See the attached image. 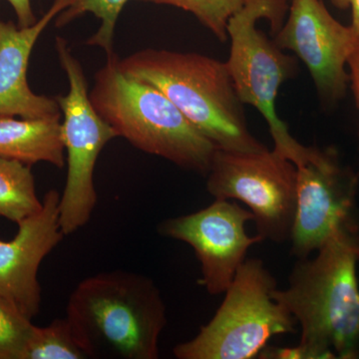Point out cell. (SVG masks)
<instances>
[{"mask_svg":"<svg viewBox=\"0 0 359 359\" xmlns=\"http://www.w3.org/2000/svg\"><path fill=\"white\" fill-rule=\"evenodd\" d=\"M313 259H297L289 287L273 290L301 327L280 359H359V222L332 233Z\"/></svg>","mask_w":359,"mask_h":359,"instance_id":"cell-1","label":"cell"},{"mask_svg":"<svg viewBox=\"0 0 359 359\" xmlns=\"http://www.w3.org/2000/svg\"><path fill=\"white\" fill-rule=\"evenodd\" d=\"M66 318L89 358L157 359L167 308L152 278L127 271L84 278Z\"/></svg>","mask_w":359,"mask_h":359,"instance_id":"cell-2","label":"cell"},{"mask_svg":"<svg viewBox=\"0 0 359 359\" xmlns=\"http://www.w3.org/2000/svg\"><path fill=\"white\" fill-rule=\"evenodd\" d=\"M119 67L163 92L217 149L268 150L250 132L226 63L202 54L144 49L119 58Z\"/></svg>","mask_w":359,"mask_h":359,"instance_id":"cell-3","label":"cell"},{"mask_svg":"<svg viewBox=\"0 0 359 359\" xmlns=\"http://www.w3.org/2000/svg\"><path fill=\"white\" fill-rule=\"evenodd\" d=\"M94 109L135 148L207 176L217 148L153 85L125 74L108 54L89 92Z\"/></svg>","mask_w":359,"mask_h":359,"instance_id":"cell-4","label":"cell"},{"mask_svg":"<svg viewBox=\"0 0 359 359\" xmlns=\"http://www.w3.org/2000/svg\"><path fill=\"white\" fill-rule=\"evenodd\" d=\"M287 8V0H247L229 20L231 52L226 65L240 100L257 108L268 123L275 141L273 150L297 166L306 160L309 147L295 140L276 111L278 89L294 76L297 59L283 53L256 27L257 20L266 18L276 34L283 27Z\"/></svg>","mask_w":359,"mask_h":359,"instance_id":"cell-5","label":"cell"},{"mask_svg":"<svg viewBox=\"0 0 359 359\" xmlns=\"http://www.w3.org/2000/svg\"><path fill=\"white\" fill-rule=\"evenodd\" d=\"M276 278L259 259H247L221 306L199 334L174 347L179 359L256 358L276 335L294 334L297 323L273 297Z\"/></svg>","mask_w":359,"mask_h":359,"instance_id":"cell-6","label":"cell"},{"mask_svg":"<svg viewBox=\"0 0 359 359\" xmlns=\"http://www.w3.org/2000/svg\"><path fill=\"white\" fill-rule=\"evenodd\" d=\"M55 48L69 84L66 95L56 97L63 117L67 163V178L59 201V224L63 235L69 236L91 219L98 198L94 184L97 160L118 135L94 109L83 68L73 55L67 40L57 37Z\"/></svg>","mask_w":359,"mask_h":359,"instance_id":"cell-7","label":"cell"},{"mask_svg":"<svg viewBox=\"0 0 359 359\" xmlns=\"http://www.w3.org/2000/svg\"><path fill=\"white\" fill-rule=\"evenodd\" d=\"M207 177V191L215 199L249 207L264 241H290L297 205V170L292 161L269 149L256 153L217 149Z\"/></svg>","mask_w":359,"mask_h":359,"instance_id":"cell-8","label":"cell"},{"mask_svg":"<svg viewBox=\"0 0 359 359\" xmlns=\"http://www.w3.org/2000/svg\"><path fill=\"white\" fill-rule=\"evenodd\" d=\"M297 170V214L290 242L292 254L304 259L339 229L358 223L359 175L342 165L332 148L309 147Z\"/></svg>","mask_w":359,"mask_h":359,"instance_id":"cell-9","label":"cell"},{"mask_svg":"<svg viewBox=\"0 0 359 359\" xmlns=\"http://www.w3.org/2000/svg\"><path fill=\"white\" fill-rule=\"evenodd\" d=\"M252 221V212L235 201L215 199L200 211L165 219L158 233L193 248L201 264V285L218 295L230 287L248 250L264 241L257 233L248 235L245 224Z\"/></svg>","mask_w":359,"mask_h":359,"instance_id":"cell-10","label":"cell"},{"mask_svg":"<svg viewBox=\"0 0 359 359\" xmlns=\"http://www.w3.org/2000/svg\"><path fill=\"white\" fill-rule=\"evenodd\" d=\"M358 41L353 28L335 20L321 0H292L289 18L275 39L282 50H292L304 61L327 104L346 96V66Z\"/></svg>","mask_w":359,"mask_h":359,"instance_id":"cell-11","label":"cell"},{"mask_svg":"<svg viewBox=\"0 0 359 359\" xmlns=\"http://www.w3.org/2000/svg\"><path fill=\"white\" fill-rule=\"evenodd\" d=\"M59 201L57 191H48L41 210L18 224L15 237L0 241V297L32 320L41 308L40 264L65 237L59 224Z\"/></svg>","mask_w":359,"mask_h":359,"instance_id":"cell-12","label":"cell"},{"mask_svg":"<svg viewBox=\"0 0 359 359\" xmlns=\"http://www.w3.org/2000/svg\"><path fill=\"white\" fill-rule=\"evenodd\" d=\"M75 0H54L47 13L28 27L0 21V116L61 118L56 98L34 93L27 68L33 47L45 28Z\"/></svg>","mask_w":359,"mask_h":359,"instance_id":"cell-13","label":"cell"},{"mask_svg":"<svg viewBox=\"0 0 359 359\" xmlns=\"http://www.w3.org/2000/svg\"><path fill=\"white\" fill-rule=\"evenodd\" d=\"M61 118H21L0 116V157L32 166L45 162L65 167Z\"/></svg>","mask_w":359,"mask_h":359,"instance_id":"cell-14","label":"cell"},{"mask_svg":"<svg viewBox=\"0 0 359 359\" xmlns=\"http://www.w3.org/2000/svg\"><path fill=\"white\" fill-rule=\"evenodd\" d=\"M42 205L30 166L0 157V219L20 224L39 212Z\"/></svg>","mask_w":359,"mask_h":359,"instance_id":"cell-15","label":"cell"},{"mask_svg":"<svg viewBox=\"0 0 359 359\" xmlns=\"http://www.w3.org/2000/svg\"><path fill=\"white\" fill-rule=\"evenodd\" d=\"M67 318H57L45 327L35 325L28 341L25 359H86Z\"/></svg>","mask_w":359,"mask_h":359,"instance_id":"cell-16","label":"cell"},{"mask_svg":"<svg viewBox=\"0 0 359 359\" xmlns=\"http://www.w3.org/2000/svg\"><path fill=\"white\" fill-rule=\"evenodd\" d=\"M129 0H75L69 7L56 18V27L69 25L85 13H92L101 20L100 27L86 44L100 47L106 53L113 51V40L118 18Z\"/></svg>","mask_w":359,"mask_h":359,"instance_id":"cell-17","label":"cell"},{"mask_svg":"<svg viewBox=\"0 0 359 359\" xmlns=\"http://www.w3.org/2000/svg\"><path fill=\"white\" fill-rule=\"evenodd\" d=\"M178 7L194 14L219 41H228V23L231 16L245 6L247 0H138Z\"/></svg>","mask_w":359,"mask_h":359,"instance_id":"cell-18","label":"cell"},{"mask_svg":"<svg viewBox=\"0 0 359 359\" xmlns=\"http://www.w3.org/2000/svg\"><path fill=\"white\" fill-rule=\"evenodd\" d=\"M34 327L32 318L0 297V359H25Z\"/></svg>","mask_w":359,"mask_h":359,"instance_id":"cell-19","label":"cell"},{"mask_svg":"<svg viewBox=\"0 0 359 359\" xmlns=\"http://www.w3.org/2000/svg\"><path fill=\"white\" fill-rule=\"evenodd\" d=\"M7 1L13 6L20 27H28L36 23L37 20L33 13L30 0H7Z\"/></svg>","mask_w":359,"mask_h":359,"instance_id":"cell-20","label":"cell"},{"mask_svg":"<svg viewBox=\"0 0 359 359\" xmlns=\"http://www.w3.org/2000/svg\"><path fill=\"white\" fill-rule=\"evenodd\" d=\"M347 66L349 67V82L351 84L354 99H355L356 106L359 110V41L351 55L347 60ZM359 136V131H358Z\"/></svg>","mask_w":359,"mask_h":359,"instance_id":"cell-21","label":"cell"},{"mask_svg":"<svg viewBox=\"0 0 359 359\" xmlns=\"http://www.w3.org/2000/svg\"><path fill=\"white\" fill-rule=\"evenodd\" d=\"M332 4L339 9H347L351 7L353 11V22L351 27L359 36V0H332Z\"/></svg>","mask_w":359,"mask_h":359,"instance_id":"cell-22","label":"cell"}]
</instances>
